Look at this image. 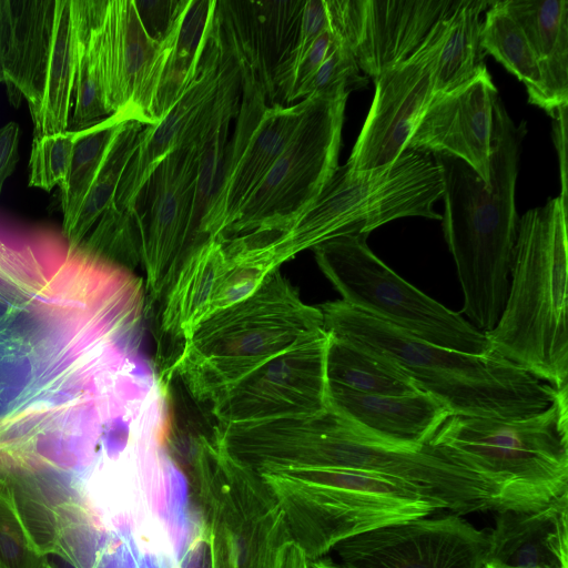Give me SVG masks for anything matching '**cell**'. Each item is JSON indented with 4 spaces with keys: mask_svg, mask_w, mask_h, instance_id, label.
<instances>
[{
    "mask_svg": "<svg viewBox=\"0 0 568 568\" xmlns=\"http://www.w3.org/2000/svg\"><path fill=\"white\" fill-rule=\"evenodd\" d=\"M216 7L214 0L176 1L161 36L155 123L196 78L215 22Z\"/></svg>",
    "mask_w": 568,
    "mask_h": 568,
    "instance_id": "603a6c76",
    "label": "cell"
},
{
    "mask_svg": "<svg viewBox=\"0 0 568 568\" xmlns=\"http://www.w3.org/2000/svg\"><path fill=\"white\" fill-rule=\"evenodd\" d=\"M329 341L324 327L316 329L217 395L211 402L216 426L306 419L328 412Z\"/></svg>",
    "mask_w": 568,
    "mask_h": 568,
    "instance_id": "8fae6325",
    "label": "cell"
},
{
    "mask_svg": "<svg viewBox=\"0 0 568 568\" xmlns=\"http://www.w3.org/2000/svg\"><path fill=\"white\" fill-rule=\"evenodd\" d=\"M79 131L67 130L33 138L29 161V186L50 191L69 173Z\"/></svg>",
    "mask_w": 568,
    "mask_h": 568,
    "instance_id": "836d02e7",
    "label": "cell"
},
{
    "mask_svg": "<svg viewBox=\"0 0 568 568\" xmlns=\"http://www.w3.org/2000/svg\"><path fill=\"white\" fill-rule=\"evenodd\" d=\"M489 534L457 515L385 525L336 544L346 568H483Z\"/></svg>",
    "mask_w": 568,
    "mask_h": 568,
    "instance_id": "5bb4252c",
    "label": "cell"
},
{
    "mask_svg": "<svg viewBox=\"0 0 568 568\" xmlns=\"http://www.w3.org/2000/svg\"><path fill=\"white\" fill-rule=\"evenodd\" d=\"M567 106H559L552 116V138L557 149L560 169L561 192L560 196L567 201Z\"/></svg>",
    "mask_w": 568,
    "mask_h": 568,
    "instance_id": "74e56055",
    "label": "cell"
},
{
    "mask_svg": "<svg viewBox=\"0 0 568 568\" xmlns=\"http://www.w3.org/2000/svg\"><path fill=\"white\" fill-rule=\"evenodd\" d=\"M454 0H328L329 28L375 81L408 59Z\"/></svg>",
    "mask_w": 568,
    "mask_h": 568,
    "instance_id": "9a60e30c",
    "label": "cell"
},
{
    "mask_svg": "<svg viewBox=\"0 0 568 568\" xmlns=\"http://www.w3.org/2000/svg\"><path fill=\"white\" fill-rule=\"evenodd\" d=\"M368 234H344L313 250L342 300L423 341L448 349L487 355L485 333L398 276L368 247Z\"/></svg>",
    "mask_w": 568,
    "mask_h": 568,
    "instance_id": "9c48e42d",
    "label": "cell"
},
{
    "mask_svg": "<svg viewBox=\"0 0 568 568\" xmlns=\"http://www.w3.org/2000/svg\"><path fill=\"white\" fill-rule=\"evenodd\" d=\"M130 119L113 113L79 130L67 179L60 189L62 230L73 221L80 204L123 123Z\"/></svg>",
    "mask_w": 568,
    "mask_h": 568,
    "instance_id": "1f68e13d",
    "label": "cell"
},
{
    "mask_svg": "<svg viewBox=\"0 0 568 568\" xmlns=\"http://www.w3.org/2000/svg\"><path fill=\"white\" fill-rule=\"evenodd\" d=\"M497 97V88L486 67L460 87L434 94L406 150L454 155L488 184Z\"/></svg>",
    "mask_w": 568,
    "mask_h": 568,
    "instance_id": "d6986e66",
    "label": "cell"
},
{
    "mask_svg": "<svg viewBox=\"0 0 568 568\" xmlns=\"http://www.w3.org/2000/svg\"><path fill=\"white\" fill-rule=\"evenodd\" d=\"M195 170L193 141L169 153L143 191L149 195L141 252L145 304L161 301L185 257L199 245L191 221Z\"/></svg>",
    "mask_w": 568,
    "mask_h": 568,
    "instance_id": "2e32d148",
    "label": "cell"
},
{
    "mask_svg": "<svg viewBox=\"0 0 568 568\" xmlns=\"http://www.w3.org/2000/svg\"><path fill=\"white\" fill-rule=\"evenodd\" d=\"M329 409L347 426L377 443L423 450L452 416L434 396L419 390L404 395H367L328 383Z\"/></svg>",
    "mask_w": 568,
    "mask_h": 568,
    "instance_id": "44dd1931",
    "label": "cell"
},
{
    "mask_svg": "<svg viewBox=\"0 0 568 568\" xmlns=\"http://www.w3.org/2000/svg\"><path fill=\"white\" fill-rule=\"evenodd\" d=\"M427 447L494 491L495 511H536L568 491V392L518 419L450 416Z\"/></svg>",
    "mask_w": 568,
    "mask_h": 568,
    "instance_id": "5b68a950",
    "label": "cell"
},
{
    "mask_svg": "<svg viewBox=\"0 0 568 568\" xmlns=\"http://www.w3.org/2000/svg\"><path fill=\"white\" fill-rule=\"evenodd\" d=\"M483 568H568V491L536 511H498Z\"/></svg>",
    "mask_w": 568,
    "mask_h": 568,
    "instance_id": "7402d4cb",
    "label": "cell"
},
{
    "mask_svg": "<svg viewBox=\"0 0 568 568\" xmlns=\"http://www.w3.org/2000/svg\"><path fill=\"white\" fill-rule=\"evenodd\" d=\"M322 327L320 307L304 303L278 270L252 295L203 321L182 344L162 379L176 375L195 402L211 403L297 339Z\"/></svg>",
    "mask_w": 568,
    "mask_h": 568,
    "instance_id": "52a82bcc",
    "label": "cell"
},
{
    "mask_svg": "<svg viewBox=\"0 0 568 568\" xmlns=\"http://www.w3.org/2000/svg\"><path fill=\"white\" fill-rule=\"evenodd\" d=\"M310 568H346L344 566L336 565L329 560H314L311 562Z\"/></svg>",
    "mask_w": 568,
    "mask_h": 568,
    "instance_id": "f35d334b",
    "label": "cell"
},
{
    "mask_svg": "<svg viewBox=\"0 0 568 568\" xmlns=\"http://www.w3.org/2000/svg\"><path fill=\"white\" fill-rule=\"evenodd\" d=\"M20 515L12 479L11 454L0 452V568H41L48 560Z\"/></svg>",
    "mask_w": 568,
    "mask_h": 568,
    "instance_id": "d6a6232c",
    "label": "cell"
},
{
    "mask_svg": "<svg viewBox=\"0 0 568 568\" xmlns=\"http://www.w3.org/2000/svg\"><path fill=\"white\" fill-rule=\"evenodd\" d=\"M225 264L221 239L207 237L189 253L161 298L159 324L163 336L180 342L182 346L210 316Z\"/></svg>",
    "mask_w": 568,
    "mask_h": 568,
    "instance_id": "cb8c5ba5",
    "label": "cell"
},
{
    "mask_svg": "<svg viewBox=\"0 0 568 568\" xmlns=\"http://www.w3.org/2000/svg\"><path fill=\"white\" fill-rule=\"evenodd\" d=\"M366 84L367 79L359 74L352 50L335 36L327 57L318 69L296 88L293 101L303 100L313 93L328 91L339 85H345L352 91Z\"/></svg>",
    "mask_w": 568,
    "mask_h": 568,
    "instance_id": "e575fe53",
    "label": "cell"
},
{
    "mask_svg": "<svg viewBox=\"0 0 568 568\" xmlns=\"http://www.w3.org/2000/svg\"><path fill=\"white\" fill-rule=\"evenodd\" d=\"M234 133L227 142L217 191L201 225V236L223 240L240 212L291 140L304 100L291 106L265 103L256 81L242 84Z\"/></svg>",
    "mask_w": 568,
    "mask_h": 568,
    "instance_id": "7c38bea8",
    "label": "cell"
},
{
    "mask_svg": "<svg viewBox=\"0 0 568 568\" xmlns=\"http://www.w3.org/2000/svg\"><path fill=\"white\" fill-rule=\"evenodd\" d=\"M324 328L372 353L442 402L452 416L524 418L546 409L558 389L496 352L476 355L423 341L343 300L318 305Z\"/></svg>",
    "mask_w": 568,
    "mask_h": 568,
    "instance_id": "3957f363",
    "label": "cell"
},
{
    "mask_svg": "<svg viewBox=\"0 0 568 568\" xmlns=\"http://www.w3.org/2000/svg\"><path fill=\"white\" fill-rule=\"evenodd\" d=\"M103 1H83L79 55L73 85V110L69 129L83 130L111 115L104 90L100 44Z\"/></svg>",
    "mask_w": 568,
    "mask_h": 568,
    "instance_id": "f1b7e54d",
    "label": "cell"
},
{
    "mask_svg": "<svg viewBox=\"0 0 568 568\" xmlns=\"http://www.w3.org/2000/svg\"><path fill=\"white\" fill-rule=\"evenodd\" d=\"M83 1H57L41 106L34 136L67 131L73 110Z\"/></svg>",
    "mask_w": 568,
    "mask_h": 568,
    "instance_id": "d4e9b609",
    "label": "cell"
},
{
    "mask_svg": "<svg viewBox=\"0 0 568 568\" xmlns=\"http://www.w3.org/2000/svg\"><path fill=\"white\" fill-rule=\"evenodd\" d=\"M223 54L224 39L215 14L196 78L158 123L145 125L139 133L135 152L113 201L118 209L138 213L142 193L156 166L169 153L194 141L215 98Z\"/></svg>",
    "mask_w": 568,
    "mask_h": 568,
    "instance_id": "ac0fdd59",
    "label": "cell"
},
{
    "mask_svg": "<svg viewBox=\"0 0 568 568\" xmlns=\"http://www.w3.org/2000/svg\"><path fill=\"white\" fill-rule=\"evenodd\" d=\"M144 126L145 124L135 120L123 123L89 185L73 221L62 230L69 244V252L79 246L113 203L123 173L135 152L138 135Z\"/></svg>",
    "mask_w": 568,
    "mask_h": 568,
    "instance_id": "f546056e",
    "label": "cell"
},
{
    "mask_svg": "<svg viewBox=\"0 0 568 568\" xmlns=\"http://www.w3.org/2000/svg\"><path fill=\"white\" fill-rule=\"evenodd\" d=\"M539 62L552 114L568 104V1L503 0Z\"/></svg>",
    "mask_w": 568,
    "mask_h": 568,
    "instance_id": "484cf974",
    "label": "cell"
},
{
    "mask_svg": "<svg viewBox=\"0 0 568 568\" xmlns=\"http://www.w3.org/2000/svg\"><path fill=\"white\" fill-rule=\"evenodd\" d=\"M231 452L256 471L353 469L403 480L456 514L495 510L493 488L436 454L390 447L359 435L333 410L306 419L231 426Z\"/></svg>",
    "mask_w": 568,
    "mask_h": 568,
    "instance_id": "7a4b0ae2",
    "label": "cell"
},
{
    "mask_svg": "<svg viewBox=\"0 0 568 568\" xmlns=\"http://www.w3.org/2000/svg\"><path fill=\"white\" fill-rule=\"evenodd\" d=\"M443 196L433 154L405 150L394 162L364 171L338 166L318 199L291 226L254 236L246 252L273 271L296 254L344 234H369L405 216L442 220L434 211Z\"/></svg>",
    "mask_w": 568,
    "mask_h": 568,
    "instance_id": "8992f818",
    "label": "cell"
},
{
    "mask_svg": "<svg viewBox=\"0 0 568 568\" xmlns=\"http://www.w3.org/2000/svg\"><path fill=\"white\" fill-rule=\"evenodd\" d=\"M480 44L485 53L493 55L525 84L529 103L552 115L539 62L523 29L508 13L503 0L491 1L486 10Z\"/></svg>",
    "mask_w": 568,
    "mask_h": 568,
    "instance_id": "83f0119b",
    "label": "cell"
},
{
    "mask_svg": "<svg viewBox=\"0 0 568 568\" xmlns=\"http://www.w3.org/2000/svg\"><path fill=\"white\" fill-rule=\"evenodd\" d=\"M293 524L308 560L365 531L445 506L412 485L379 474L341 468H285L260 473Z\"/></svg>",
    "mask_w": 568,
    "mask_h": 568,
    "instance_id": "ba28073f",
    "label": "cell"
},
{
    "mask_svg": "<svg viewBox=\"0 0 568 568\" xmlns=\"http://www.w3.org/2000/svg\"><path fill=\"white\" fill-rule=\"evenodd\" d=\"M491 1H456L445 18V32L434 72V94L452 91L471 80L481 69L480 14Z\"/></svg>",
    "mask_w": 568,
    "mask_h": 568,
    "instance_id": "4316f807",
    "label": "cell"
},
{
    "mask_svg": "<svg viewBox=\"0 0 568 568\" xmlns=\"http://www.w3.org/2000/svg\"><path fill=\"white\" fill-rule=\"evenodd\" d=\"M334 39L335 36L328 27L311 44L297 69L288 102L293 101V94L296 88L307 80L323 63L333 45Z\"/></svg>",
    "mask_w": 568,
    "mask_h": 568,
    "instance_id": "d590c367",
    "label": "cell"
},
{
    "mask_svg": "<svg viewBox=\"0 0 568 568\" xmlns=\"http://www.w3.org/2000/svg\"><path fill=\"white\" fill-rule=\"evenodd\" d=\"M12 479L22 520L44 555H55L73 568H90L91 526L75 491L53 473L17 460L11 454Z\"/></svg>",
    "mask_w": 568,
    "mask_h": 568,
    "instance_id": "ffe728a7",
    "label": "cell"
},
{
    "mask_svg": "<svg viewBox=\"0 0 568 568\" xmlns=\"http://www.w3.org/2000/svg\"><path fill=\"white\" fill-rule=\"evenodd\" d=\"M345 85L304 98L297 126L223 241L272 236L291 226L324 191L338 168Z\"/></svg>",
    "mask_w": 568,
    "mask_h": 568,
    "instance_id": "30bf717a",
    "label": "cell"
},
{
    "mask_svg": "<svg viewBox=\"0 0 568 568\" xmlns=\"http://www.w3.org/2000/svg\"><path fill=\"white\" fill-rule=\"evenodd\" d=\"M99 27L104 90L111 114L154 124L161 39L150 34L136 2L131 0L103 1Z\"/></svg>",
    "mask_w": 568,
    "mask_h": 568,
    "instance_id": "e0dca14e",
    "label": "cell"
},
{
    "mask_svg": "<svg viewBox=\"0 0 568 568\" xmlns=\"http://www.w3.org/2000/svg\"><path fill=\"white\" fill-rule=\"evenodd\" d=\"M446 16L432 28L408 59L375 80L369 112L346 163L349 169L381 168L394 162L406 150L434 95L435 64Z\"/></svg>",
    "mask_w": 568,
    "mask_h": 568,
    "instance_id": "4fadbf2b",
    "label": "cell"
},
{
    "mask_svg": "<svg viewBox=\"0 0 568 568\" xmlns=\"http://www.w3.org/2000/svg\"><path fill=\"white\" fill-rule=\"evenodd\" d=\"M567 248L560 195L518 220L507 301L485 333L493 352L555 389L568 386Z\"/></svg>",
    "mask_w": 568,
    "mask_h": 568,
    "instance_id": "277c9868",
    "label": "cell"
},
{
    "mask_svg": "<svg viewBox=\"0 0 568 568\" xmlns=\"http://www.w3.org/2000/svg\"><path fill=\"white\" fill-rule=\"evenodd\" d=\"M41 568H59L55 564H52L49 559L42 565Z\"/></svg>",
    "mask_w": 568,
    "mask_h": 568,
    "instance_id": "ab89813d",
    "label": "cell"
},
{
    "mask_svg": "<svg viewBox=\"0 0 568 568\" xmlns=\"http://www.w3.org/2000/svg\"><path fill=\"white\" fill-rule=\"evenodd\" d=\"M19 125L9 122L0 128V193L4 181L13 172L18 162Z\"/></svg>",
    "mask_w": 568,
    "mask_h": 568,
    "instance_id": "8d00e7d4",
    "label": "cell"
},
{
    "mask_svg": "<svg viewBox=\"0 0 568 568\" xmlns=\"http://www.w3.org/2000/svg\"><path fill=\"white\" fill-rule=\"evenodd\" d=\"M331 335L326 373L328 383L367 395L419 392L405 375L366 349Z\"/></svg>",
    "mask_w": 568,
    "mask_h": 568,
    "instance_id": "4dcf8cb0",
    "label": "cell"
},
{
    "mask_svg": "<svg viewBox=\"0 0 568 568\" xmlns=\"http://www.w3.org/2000/svg\"><path fill=\"white\" fill-rule=\"evenodd\" d=\"M526 133V122L515 123L497 97L488 184L463 160L433 153L443 185L444 235L464 294L460 313L483 333L495 327L508 296L519 220L515 189Z\"/></svg>",
    "mask_w": 568,
    "mask_h": 568,
    "instance_id": "6da1fadb",
    "label": "cell"
}]
</instances>
